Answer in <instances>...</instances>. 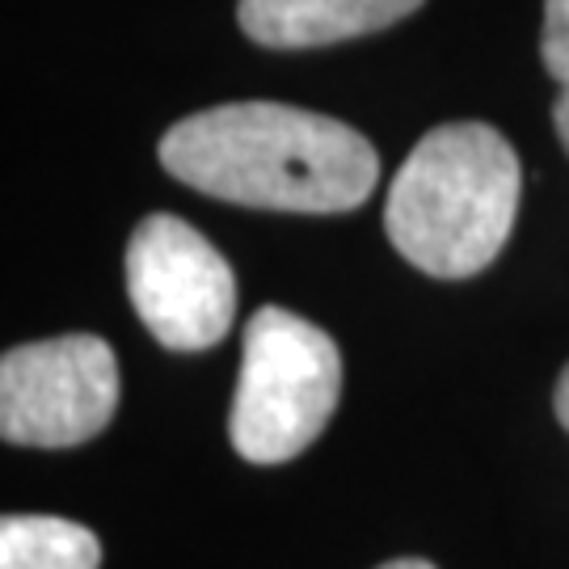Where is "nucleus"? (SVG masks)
<instances>
[{"label":"nucleus","mask_w":569,"mask_h":569,"mask_svg":"<svg viewBox=\"0 0 569 569\" xmlns=\"http://www.w3.org/2000/svg\"><path fill=\"white\" fill-rule=\"evenodd\" d=\"M523 194L519 157L489 122H443L413 143L388 186L385 232L409 266L472 279L507 244Z\"/></svg>","instance_id":"nucleus-2"},{"label":"nucleus","mask_w":569,"mask_h":569,"mask_svg":"<svg viewBox=\"0 0 569 569\" xmlns=\"http://www.w3.org/2000/svg\"><path fill=\"white\" fill-rule=\"evenodd\" d=\"M342 355L326 329L266 305L249 317L228 439L249 465L296 460L338 409Z\"/></svg>","instance_id":"nucleus-3"},{"label":"nucleus","mask_w":569,"mask_h":569,"mask_svg":"<svg viewBox=\"0 0 569 569\" xmlns=\"http://www.w3.org/2000/svg\"><path fill=\"white\" fill-rule=\"evenodd\" d=\"M98 536L56 515H9L0 523V569H98Z\"/></svg>","instance_id":"nucleus-7"},{"label":"nucleus","mask_w":569,"mask_h":569,"mask_svg":"<svg viewBox=\"0 0 569 569\" xmlns=\"http://www.w3.org/2000/svg\"><path fill=\"white\" fill-rule=\"evenodd\" d=\"M552 409H557V422L569 430V363H566V371H561L557 388H552Z\"/></svg>","instance_id":"nucleus-9"},{"label":"nucleus","mask_w":569,"mask_h":569,"mask_svg":"<svg viewBox=\"0 0 569 569\" xmlns=\"http://www.w3.org/2000/svg\"><path fill=\"white\" fill-rule=\"evenodd\" d=\"M418 9L422 0H241L237 18L258 47L305 51L388 30Z\"/></svg>","instance_id":"nucleus-6"},{"label":"nucleus","mask_w":569,"mask_h":569,"mask_svg":"<svg viewBox=\"0 0 569 569\" xmlns=\"http://www.w3.org/2000/svg\"><path fill=\"white\" fill-rule=\"evenodd\" d=\"M161 164L224 203L338 216L367 203L380 157L355 127L283 102H228L161 136Z\"/></svg>","instance_id":"nucleus-1"},{"label":"nucleus","mask_w":569,"mask_h":569,"mask_svg":"<svg viewBox=\"0 0 569 569\" xmlns=\"http://www.w3.org/2000/svg\"><path fill=\"white\" fill-rule=\"evenodd\" d=\"M127 296L164 350H207L237 317V279L224 253L178 216H148L127 241Z\"/></svg>","instance_id":"nucleus-5"},{"label":"nucleus","mask_w":569,"mask_h":569,"mask_svg":"<svg viewBox=\"0 0 569 569\" xmlns=\"http://www.w3.org/2000/svg\"><path fill=\"white\" fill-rule=\"evenodd\" d=\"M380 569H435L430 561H422V557H401V561H388V566Z\"/></svg>","instance_id":"nucleus-10"},{"label":"nucleus","mask_w":569,"mask_h":569,"mask_svg":"<svg viewBox=\"0 0 569 569\" xmlns=\"http://www.w3.org/2000/svg\"><path fill=\"white\" fill-rule=\"evenodd\" d=\"M119 409V359L93 333L13 346L0 359V435L18 448H77Z\"/></svg>","instance_id":"nucleus-4"},{"label":"nucleus","mask_w":569,"mask_h":569,"mask_svg":"<svg viewBox=\"0 0 569 569\" xmlns=\"http://www.w3.org/2000/svg\"><path fill=\"white\" fill-rule=\"evenodd\" d=\"M540 56L549 77L561 84V98L552 106V127L569 152V0H545V34H540Z\"/></svg>","instance_id":"nucleus-8"}]
</instances>
